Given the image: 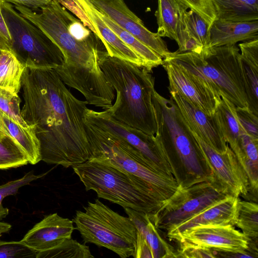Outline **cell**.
Returning <instances> with one entry per match:
<instances>
[{
    "label": "cell",
    "mask_w": 258,
    "mask_h": 258,
    "mask_svg": "<svg viewBox=\"0 0 258 258\" xmlns=\"http://www.w3.org/2000/svg\"><path fill=\"white\" fill-rule=\"evenodd\" d=\"M169 92L170 99L188 127L215 150L221 153L225 152L228 145L213 116L191 105L178 93Z\"/></svg>",
    "instance_id": "obj_17"
},
{
    "label": "cell",
    "mask_w": 258,
    "mask_h": 258,
    "mask_svg": "<svg viewBox=\"0 0 258 258\" xmlns=\"http://www.w3.org/2000/svg\"><path fill=\"white\" fill-rule=\"evenodd\" d=\"M180 246H196L214 250L242 252L248 249V239L234 225L200 226L184 232Z\"/></svg>",
    "instance_id": "obj_15"
},
{
    "label": "cell",
    "mask_w": 258,
    "mask_h": 258,
    "mask_svg": "<svg viewBox=\"0 0 258 258\" xmlns=\"http://www.w3.org/2000/svg\"><path fill=\"white\" fill-rule=\"evenodd\" d=\"M186 20L189 30L202 45L203 49L209 46V26L205 20L194 11L186 13Z\"/></svg>",
    "instance_id": "obj_36"
},
{
    "label": "cell",
    "mask_w": 258,
    "mask_h": 258,
    "mask_svg": "<svg viewBox=\"0 0 258 258\" xmlns=\"http://www.w3.org/2000/svg\"><path fill=\"white\" fill-rule=\"evenodd\" d=\"M0 119L5 133L10 135L26 153L29 163L35 164L41 161L39 142L30 126H22L0 110Z\"/></svg>",
    "instance_id": "obj_24"
},
{
    "label": "cell",
    "mask_w": 258,
    "mask_h": 258,
    "mask_svg": "<svg viewBox=\"0 0 258 258\" xmlns=\"http://www.w3.org/2000/svg\"><path fill=\"white\" fill-rule=\"evenodd\" d=\"M216 19L233 22L258 20V0H211Z\"/></svg>",
    "instance_id": "obj_25"
},
{
    "label": "cell",
    "mask_w": 258,
    "mask_h": 258,
    "mask_svg": "<svg viewBox=\"0 0 258 258\" xmlns=\"http://www.w3.org/2000/svg\"><path fill=\"white\" fill-rule=\"evenodd\" d=\"M37 254L21 240L0 241V258H36Z\"/></svg>",
    "instance_id": "obj_37"
},
{
    "label": "cell",
    "mask_w": 258,
    "mask_h": 258,
    "mask_svg": "<svg viewBox=\"0 0 258 258\" xmlns=\"http://www.w3.org/2000/svg\"><path fill=\"white\" fill-rule=\"evenodd\" d=\"M228 196L213 179L185 187L178 186L172 195L149 217L158 230L167 232Z\"/></svg>",
    "instance_id": "obj_10"
},
{
    "label": "cell",
    "mask_w": 258,
    "mask_h": 258,
    "mask_svg": "<svg viewBox=\"0 0 258 258\" xmlns=\"http://www.w3.org/2000/svg\"><path fill=\"white\" fill-rule=\"evenodd\" d=\"M248 179L249 188L247 197L251 195L257 200L258 188V139L243 133L239 146L234 153Z\"/></svg>",
    "instance_id": "obj_23"
},
{
    "label": "cell",
    "mask_w": 258,
    "mask_h": 258,
    "mask_svg": "<svg viewBox=\"0 0 258 258\" xmlns=\"http://www.w3.org/2000/svg\"><path fill=\"white\" fill-rule=\"evenodd\" d=\"M74 229L73 220L50 214L34 225L21 241L37 253L45 251L71 238Z\"/></svg>",
    "instance_id": "obj_18"
},
{
    "label": "cell",
    "mask_w": 258,
    "mask_h": 258,
    "mask_svg": "<svg viewBox=\"0 0 258 258\" xmlns=\"http://www.w3.org/2000/svg\"><path fill=\"white\" fill-rule=\"evenodd\" d=\"M15 8L61 51L64 62L54 70L66 85L84 97L94 95L108 86L100 66L102 52L106 49L104 45L59 0H52L40 13L22 6Z\"/></svg>",
    "instance_id": "obj_2"
},
{
    "label": "cell",
    "mask_w": 258,
    "mask_h": 258,
    "mask_svg": "<svg viewBox=\"0 0 258 258\" xmlns=\"http://www.w3.org/2000/svg\"><path fill=\"white\" fill-rule=\"evenodd\" d=\"M235 226L240 229L248 239L247 250L257 258L258 205L257 203L241 201L239 199Z\"/></svg>",
    "instance_id": "obj_26"
},
{
    "label": "cell",
    "mask_w": 258,
    "mask_h": 258,
    "mask_svg": "<svg viewBox=\"0 0 258 258\" xmlns=\"http://www.w3.org/2000/svg\"><path fill=\"white\" fill-rule=\"evenodd\" d=\"M0 133H4L3 132H2L1 130V128H0Z\"/></svg>",
    "instance_id": "obj_47"
},
{
    "label": "cell",
    "mask_w": 258,
    "mask_h": 258,
    "mask_svg": "<svg viewBox=\"0 0 258 258\" xmlns=\"http://www.w3.org/2000/svg\"><path fill=\"white\" fill-rule=\"evenodd\" d=\"M167 73L169 92H175L195 107L212 116L219 101L214 96L174 61L163 59L162 64Z\"/></svg>",
    "instance_id": "obj_16"
},
{
    "label": "cell",
    "mask_w": 258,
    "mask_h": 258,
    "mask_svg": "<svg viewBox=\"0 0 258 258\" xmlns=\"http://www.w3.org/2000/svg\"><path fill=\"white\" fill-rule=\"evenodd\" d=\"M189 129L207 160L213 179L223 192L228 196L245 197L249 188L248 177L229 145L225 152L219 153Z\"/></svg>",
    "instance_id": "obj_12"
},
{
    "label": "cell",
    "mask_w": 258,
    "mask_h": 258,
    "mask_svg": "<svg viewBox=\"0 0 258 258\" xmlns=\"http://www.w3.org/2000/svg\"><path fill=\"white\" fill-rule=\"evenodd\" d=\"M2 235V234H0V237Z\"/></svg>",
    "instance_id": "obj_48"
},
{
    "label": "cell",
    "mask_w": 258,
    "mask_h": 258,
    "mask_svg": "<svg viewBox=\"0 0 258 258\" xmlns=\"http://www.w3.org/2000/svg\"><path fill=\"white\" fill-rule=\"evenodd\" d=\"M28 157L18 142L10 135L0 134V169L27 165Z\"/></svg>",
    "instance_id": "obj_30"
},
{
    "label": "cell",
    "mask_w": 258,
    "mask_h": 258,
    "mask_svg": "<svg viewBox=\"0 0 258 258\" xmlns=\"http://www.w3.org/2000/svg\"><path fill=\"white\" fill-rule=\"evenodd\" d=\"M65 85L53 69L25 67L21 114L39 142L41 161L68 168L91 155L84 118L87 102Z\"/></svg>",
    "instance_id": "obj_1"
},
{
    "label": "cell",
    "mask_w": 258,
    "mask_h": 258,
    "mask_svg": "<svg viewBox=\"0 0 258 258\" xmlns=\"http://www.w3.org/2000/svg\"><path fill=\"white\" fill-rule=\"evenodd\" d=\"M214 251L215 258H256L254 255L247 250L242 252H235L214 249Z\"/></svg>",
    "instance_id": "obj_44"
},
{
    "label": "cell",
    "mask_w": 258,
    "mask_h": 258,
    "mask_svg": "<svg viewBox=\"0 0 258 258\" xmlns=\"http://www.w3.org/2000/svg\"><path fill=\"white\" fill-rule=\"evenodd\" d=\"M99 14L107 25L122 41L132 49L144 61L149 70L152 71L154 68L162 65L163 59L159 54L132 34L121 28L106 15L99 11Z\"/></svg>",
    "instance_id": "obj_27"
},
{
    "label": "cell",
    "mask_w": 258,
    "mask_h": 258,
    "mask_svg": "<svg viewBox=\"0 0 258 258\" xmlns=\"http://www.w3.org/2000/svg\"><path fill=\"white\" fill-rule=\"evenodd\" d=\"M84 209L76 212L73 221L84 243L105 247L121 258L133 255L137 230L128 217L119 215L98 199L88 202Z\"/></svg>",
    "instance_id": "obj_8"
},
{
    "label": "cell",
    "mask_w": 258,
    "mask_h": 258,
    "mask_svg": "<svg viewBox=\"0 0 258 258\" xmlns=\"http://www.w3.org/2000/svg\"><path fill=\"white\" fill-rule=\"evenodd\" d=\"M25 68L10 50L3 49L0 55V88L18 94Z\"/></svg>",
    "instance_id": "obj_29"
},
{
    "label": "cell",
    "mask_w": 258,
    "mask_h": 258,
    "mask_svg": "<svg viewBox=\"0 0 258 258\" xmlns=\"http://www.w3.org/2000/svg\"><path fill=\"white\" fill-rule=\"evenodd\" d=\"M133 256L135 258H153L150 246L141 234L138 231L136 247Z\"/></svg>",
    "instance_id": "obj_41"
},
{
    "label": "cell",
    "mask_w": 258,
    "mask_h": 258,
    "mask_svg": "<svg viewBox=\"0 0 258 258\" xmlns=\"http://www.w3.org/2000/svg\"><path fill=\"white\" fill-rule=\"evenodd\" d=\"M101 13L132 34L163 59L171 52L157 33L148 30L143 21L130 10L124 0H89Z\"/></svg>",
    "instance_id": "obj_14"
},
{
    "label": "cell",
    "mask_w": 258,
    "mask_h": 258,
    "mask_svg": "<svg viewBox=\"0 0 258 258\" xmlns=\"http://www.w3.org/2000/svg\"><path fill=\"white\" fill-rule=\"evenodd\" d=\"M84 118L86 123L120 139L137 150L153 169L173 176L168 161L154 135H149L116 120L105 110L97 111L88 108Z\"/></svg>",
    "instance_id": "obj_11"
},
{
    "label": "cell",
    "mask_w": 258,
    "mask_h": 258,
    "mask_svg": "<svg viewBox=\"0 0 258 258\" xmlns=\"http://www.w3.org/2000/svg\"><path fill=\"white\" fill-rule=\"evenodd\" d=\"M21 99L17 94L0 88V110L24 127L30 126L21 114Z\"/></svg>",
    "instance_id": "obj_34"
},
{
    "label": "cell",
    "mask_w": 258,
    "mask_h": 258,
    "mask_svg": "<svg viewBox=\"0 0 258 258\" xmlns=\"http://www.w3.org/2000/svg\"><path fill=\"white\" fill-rule=\"evenodd\" d=\"M12 228V225L8 223L0 221V234L8 232Z\"/></svg>",
    "instance_id": "obj_45"
},
{
    "label": "cell",
    "mask_w": 258,
    "mask_h": 258,
    "mask_svg": "<svg viewBox=\"0 0 258 258\" xmlns=\"http://www.w3.org/2000/svg\"><path fill=\"white\" fill-rule=\"evenodd\" d=\"M188 8L182 4L176 28L177 52L192 51L200 53L203 49L202 45L194 37L188 27L186 13Z\"/></svg>",
    "instance_id": "obj_33"
},
{
    "label": "cell",
    "mask_w": 258,
    "mask_h": 258,
    "mask_svg": "<svg viewBox=\"0 0 258 258\" xmlns=\"http://www.w3.org/2000/svg\"><path fill=\"white\" fill-rule=\"evenodd\" d=\"M213 116L226 142L233 153H235L239 146L241 136L245 133L237 118L236 106L225 97H221Z\"/></svg>",
    "instance_id": "obj_22"
},
{
    "label": "cell",
    "mask_w": 258,
    "mask_h": 258,
    "mask_svg": "<svg viewBox=\"0 0 258 258\" xmlns=\"http://www.w3.org/2000/svg\"><path fill=\"white\" fill-rule=\"evenodd\" d=\"M52 0H0L2 3H12L31 10L41 9L48 5Z\"/></svg>",
    "instance_id": "obj_43"
},
{
    "label": "cell",
    "mask_w": 258,
    "mask_h": 258,
    "mask_svg": "<svg viewBox=\"0 0 258 258\" xmlns=\"http://www.w3.org/2000/svg\"><path fill=\"white\" fill-rule=\"evenodd\" d=\"M74 172L87 191H95L108 200L152 216L164 202L147 183L120 168L91 159L73 166Z\"/></svg>",
    "instance_id": "obj_6"
},
{
    "label": "cell",
    "mask_w": 258,
    "mask_h": 258,
    "mask_svg": "<svg viewBox=\"0 0 258 258\" xmlns=\"http://www.w3.org/2000/svg\"><path fill=\"white\" fill-rule=\"evenodd\" d=\"M124 209L137 231L150 246L153 258L176 257V251L161 237L147 214L128 208Z\"/></svg>",
    "instance_id": "obj_21"
},
{
    "label": "cell",
    "mask_w": 258,
    "mask_h": 258,
    "mask_svg": "<svg viewBox=\"0 0 258 258\" xmlns=\"http://www.w3.org/2000/svg\"><path fill=\"white\" fill-rule=\"evenodd\" d=\"M85 124L91 151L90 159L108 162L141 178L163 202L175 191L178 185L173 176L150 167L142 154L123 141Z\"/></svg>",
    "instance_id": "obj_7"
},
{
    "label": "cell",
    "mask_w": 258,
    "mask_h": 258,
    "mask_svg": "<svg viewBox=\"0 0 258 258\" xmlns=\"http://www.w3.org/2000/svg\"><path fill=\"white\" fill-rule=\"evenodd\" d=\"M241 64L248 108L258 116V64L241 60Z\"/></svg>",
    "instance_id": "obj_32"
},
{
    "label": "cell",
    "mask_w": 258,
    "mask_h": 258,
    "mask_svg": "<svg viewBox=\"0 0 258 258\" xmlns=\"http://www.w3.org/2000/svg\"><path fill=\"white\" fill-rule=\"evenodd\" d=\"M176 257L215 258L214 249L196 246H180L176 251Z\"/></svg>",
    "instance_id": "obj_40"
},
{
    "label": "cell",
    "mask_w": 258,
    "mask_h": 258,
    "mask_svg": "<svg viewBox=\"0 0 258 258\" xmlns=\"http://www.w3.org/2000/svg\"><path fill=\"white\" fill-rule=\"evenodd\" d=\"M153 103L157 126L154 136L178 186L213 180L199 145L173 101L155 90Z\"/></svg>",
    "instance_id": "obj_4"
},
{
    "label": "cell",
    "mask_w": 258,
    "mask_h": 258,
    "mask_svg": "<svg viewBox=\"0 0 258 258\" xmlns=\"http://www.w3.org/2000/svg\"><path fill=\"white\" fill-rule=\"evenodd\" d=\"M166 58L191 74L218 100L224 97L236 107H248L236 45L209 47L200 53L176 51Z\"/></svg>",
    "instance_id": "obj_5"
},
{
    "label": "cell",
    "mask_w": 258,
    "mask_h": 258,
    "mask_svg": "<svg viewBox=\"0 0 258 258\" xmlns=\"http://www.w3.org/2000/svg\"><path fill=\"white\" fill-rule=\"evenodd\" d=\"M92 257H94V256L85 243L81 244L71 238L49 250L38 252L36 256V258Z\"/></svg>",
    "instance_id": "obj_31"
},
{
    "label": "cell",
    "mask_w": 258,
    "mask_h": 258,
    "mask_svg": "<svg viewBox=\"0 0 258 258\" xmlns=\"http://www.w3.org/2000/svg\"><path fill=\"white\" fill-rule=\"evenodd\" d=\"M182 3L178 0H158L155 16L158 24L157 33L176 41V28Z\"/></svg>",
    "instance_id": "obj_28"
},
{
    "label": "cell",
    "mask_w": 258,
    "mask_h": 258,
    "mask_svg": "<svg viewBox=\"0 0 258 258\" xmlns=\"http://www.w3.org/2000/svg\"><path fill=\"white\" fill-rule=\"evenodd\" d=\"M3 3L0 2V45L5 49L10 50L11 39L8 28L2 14V6Z\"/></svg>",
    "instance_id": "obj_42"
},
{
    "label": "cell",
    "mask_w": 258,
    "mask_h": 258,
    "mask_svg": "<svg viewBox=\"0 0 258 258\" xmlns=\"http://www.w3.org/2000/svg\"><path fill=\"white\" fill-rule=\"evenodd\" d=\"M42 176L43 175H35L33 171H31L21 178L0 185V221L6 217L9 212V209L3 206V199L7 196L16 195L20 187L30 184Z\"/></svg>",
    "instance_id": "obj_35"
},
{
    "label": "cell",
    "mask_w": 258,
    "mask_h": 258,
    "mask_svg": "<svg viewBox=\"0 0 258 258\" xmlns=\"http://www.w3.org/2000/svg\"><path fill=\"white\" fill-rule=\"evenodd\" d=\"M3 49H5L1 45H0V55Z\"/></svg>",
    "instance_id": "obj_46"
},
{
    "label": "cell",
    "mask_w": 258,
    "mask_h": 258,
    "mask_svg": "<svg viewBox=\"0 0 258 258\" xmlns=\"http://www.w3.org/2000/svg\"><path fill=\"white\" fill-rule=\"evenodd\" d=\"M2 11L11 36L9 49L25 67L54 69L63 63L57 45L11 4L3 3Z\"/></svg>",
    "instance_id": "obj_9"
},
{
    "label": "cell",
    "mask_w": 258,
    "mask_h": 258,
    "mask_svg": "<svg viewBox=\"0 0 258 258\" xmlns=\"http://www.w3.org/2000/svg\"><path fill=\"white\" fill-rule=\"evenodd\" d=\"M100 66L116 93L114 103L105 110L116 120L149 135H154L157 126L152 71L111 56L106 50L101 54Z\"/></svg>",
    "instance_id": "obj_3"
},
{
    "label": "cell",
    "mask_w": 258,
    "mask_h": 258,
    "mask_svg": "<svg viewBox=\"0 0 258 258\" xmlns=\"http://www.w3.org/2000/svg\"><path fill=\"white\" fill-rule=\"evenodd\" d=\"M237 118L245 133L252 138L258 139V116L248 107H236Z\"/></svg>",
    "instance_id": "obj_39"
},
{
    "label": "cell",
    "mask_w": 258,
    "mask_h": 258,
    "mask_svg": "<svg viewBox=\"0 0 258 258\" xmlns=\"http://www.w3.org/2000/svg\"><path fill=\"white\" fill-rule=\"evenodd\" d=\"M209 46L235 45L258 38V20L233 22L216 19L209 28Z\"/></svg>",
    "instance_id": "obj_20"
},
{
    "label": "cell",
    "mask_w": 258,
    "mask_h": 258,
    "mask_svg": "<svg viewBox=\"0 0 258 258\" xmlns=\"http://www.w3.org/2000/svg\"><path fill=\"white\" fill-rule=\"evenodd\" d=\"M59 1L96 35L109 55L148 69L144 61L107 25L89 0Z\"/></svg>",
    "instance_id": "obj_13"
},
{
    "label": "cell",
    "mask_w": 258,
    "mask_h": 258,
    "mask_svg": "<svg viewBox=\"0 0 258 258\" xmlns=\"http://www.w3.org/2000/svg\"><path fill=\"white\" fill-rule=\"evenodd\" d=\"M203 18L209 26L216 19L215 11L211 0H178Z\"/></svg>",
    "instance_id": "obj_38"
},
{
    "label": "cell",
    "mask_w": 258,
    "mask_h": 258,
    "mask_svg": "<svg viewBox=\"0 0 258 258\" xmlns=\"http://www.w3.org/2000/svg\"><path fill=\"white\" fill-rule=\"evenodd\" d=\"M239 197L228 196L196 215L170 228L167 232L170 240L178 241L181 235L192 228L204 226H235Z\"/></svg>",
    "instance_id": "obj_19"
}]
</instances>
